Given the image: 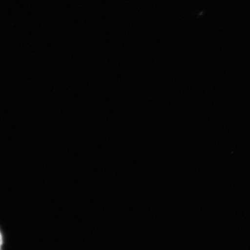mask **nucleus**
Here are the masks:
<instances>
[{
	"label": "nucleus",
	"instance_id": "1",
	"mask_svg": "<svg viewBox=\"0 0 250 250\" xmlns=\"http://www.w3.org/2000/svg\"><path fill=\"white\" fill-rule=\"evenodd\" d=\"M3 240L1 232H0V250H1L2 246Z\"/></svg>",
	"mask_w": 250,
	"mask_h": 250
}]
</instances>
